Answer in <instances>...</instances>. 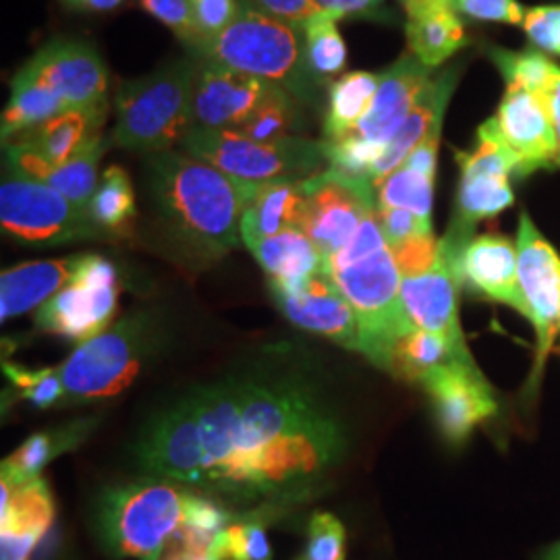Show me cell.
Here are the masks:
<instances>
[{
  "instance_id": "obj_1",
  "label": "cell",
  "mask_w": 560,
  "mask_h": 560,
  "mask_svg": "<svg viewBox=\"0 0 560 560\" xmlns=\"http://www.w3.org/2000/svg\"><path fill=\"white\" fill-rule=\"evenodd\" d=\"M342 436L320 402L291 384H241L237 442L212 483L256 499L305 486L339 459Z\"/></svg>"
},
{
  "instance_id": "obj_2",
  "label": "cell",
  "mask_w": 560,
  "mask_h": 560,
  "mask_svg": "<svg viewBox=\"0 0 560 560\" xmlns=\"http://www.w3.org/2000/svg\"><path fill=\"white\" fill-rule=\"evenodd\" d=\"M150 171L162 219L180 241L208 256L240 245L243 212L256 183L171 150L154 154Z\"/></svg>"
},
{
  "instance_id": "obj_3",
  "label": "cell",
  "mask_w": 560,
  "mask_h": 560,
  "mask_svg": "<svg viewBox=\"0 0 560 560\" xmlns=\"http://www.w3.org/2000/svg\"><path fill=\"white\" fill-rule=\"evenodd\" d=\"M241 73L277 83L298 101H310L316 83L305 57V32L275 20L241 0L237 18L212 40L194 50Z\"/></svg>"
},
{
  "instance_id": "obj_4",
  "label": "cell",
  "mask_w": 560,
  "mask_h": 560,
  "mask_svg": "<svg viewBox=\"0 0 560 560\" xmlns=\"http://www.w3.org/2000/svg\"><path fill=\"white\" fill-rule=\"evenodd\" d=\"M200 60L180 59L120 85L113 141L133 152L161 154L194 127V92Z\"/></svg>"
},
{
  "instance_id": "obj_5",
  "label": "cell",
  "mask_w": 560,
  "mask_h": 560,
  "mask_svg": "<svg viewBox=\"0 0 560 560\" xmlns=\"http://www.w3.org/2000/svg\"><path fill=\"white\" fill-rule=\"evenodd\" d=\"M191 494L164 481H140L106 492L98 527L106 550L117 559L156 560L185 540Z\"/></svg>"
},
{
  "instance_id": "obj_6",
  "label": "cell",
  "mask_w": 560,
  "mask_h": 560,
  "mask_svg": "<svg viewBox=\"0 0 560 560\" xmlns=\"http://www.w3.org/2000/svg\"><path fill=\"white\" fill-rule=\"evenodd\" d=\"M180 145L185 154L247 183L310 179L318 175L322 164L326 162L322 141L303 138L256 141L237 131L194 127L183 138Z\"/></svg>"
},
{
  "instance_id": "obj_7",
  "label": "cell",
  "mask_w": 560,
  "mask_h": 560,
  "mask_svg": "<svg viewBox=\"0 0 560 560\" xmlns=\"http://www.w3.org/2000/svg\"><path fill=\"white\" fill-rule=\"evenodd\" d=\"M330 275L360 322L361 353L388 370L395 342L413 328L400 303L402 275L393 252L386 245Z\"/></svg>"
},
{
  "instance_id": "obj_8",
  "label": "cell",
  "mask_w": 560,
  "mask_h": 560,
  "mask_svg": "<svg viewBox=\"0 0 560 560\" xmlns=\"http://www.w3.org/2000/svg\"><path fill=\"white\" fill-rule=\"evenodd\" d=\"M148 351L141 320H122L98 337L81 342L59 368L65 399H110L138 378Z\"/></svg>"
},
{
  "instance_id": "obj_9",
  "label": "cell",
  "mask_w": 560,
  "mask_h": 560,
  "mask_svg": "<svg viewBox=\"0 0 560 560\" xmlns=\"http://www.w3.org/2000/svg\"><path fill=\"white\" fill-rule=\"evenodd\" d=\"M2 229L32 245L98 240L104 235L88 208L78 206L52 187L9 175L0 187Z\"/></svg>"
},
{
  "instance_id": "obj_10",
  "label": "cell",
  "mask_w": 560,
  "mask_h": 560,
  "mask_svg": "<svg viewBox=\"0 0 560 560\" xmlns=\"http://www.w3.org/2000/svg\"><path fill=\"white\" fill-rule=\"evenodd\" d=\"M471 240L448 231L439 243V258L432 268L400 280V303L407 320L423 332L446 340L463 360H474L460 332L457 301L463 282L460 258Z\"/></svg>"
},
{
  "instance_id": "obj_11",
  "label": "cell",
  "mask_w": 560,
  "mask_h": 560,
  "mask_svg": "<svg viewBox=\"0 0 560 560\" xmlns=\"http://www.w3.org/2000/svg\"><path fill=\"white\" fill-rule=\"evenodd\" d=\"M376 212V189L370 180L335 168L303 179L301 231L330 260L355 237L361 222Z\"/></svg>"
},
{
  "instance_id": "obj_12",
  "label": "cell",
  "mask_w": 560,
  "mask_h": 560,
  "mask_svg": "<svg viewBox=\"0 0 560 560\" xmlns=\"http://www.w3.org/2000/svg\"><path fill=\"white\" fill-rule=\"evenodd\" d=\"M119 277L102 256H80L78 270L55 298L36 312V324L67 339H94L106 330L117 310Z\"/></svg>"
},
{
  "instance_id": "obj_13",
  "label": "cell",
  "mask_w": 560,
  "mask_h": 560,
  "mask_svg": "<svg viewBox=\"0 0 560 560\" xmlns=\"http://www.w3.org/2000/svg\"><path fill=\"white\" fill-rule=\"evenodd\" d=\"M460 166L457 214L453 229L469 233L483 219L501 214L513 203L511 175L520 177V161L502 140L497 120H486L478 131V145L471 152H457Z\"/></svg>"
},
{
  "instance_id": "obj_14",
  "label": "cell",
  "mask_w": 560,
  "mask_h": 560,
  "mask_svg": "<svg viewBox=\"0 0 560 560\" xmlns=\"http://www.w3.org/2000/svg\"><path fill=\"white\" fill-rule=\"evenodd\" d=\"M521 295L527 305L529 320L536 328L538 361L536 378L560 328V258L555 247L544 240L536 224L523 212L517 233Z\"/></svg>"
},
{
  "instance_id": "obj_15",
  "label": "cell",
  "mask_w": 560,
  "mask_h": 560,
  "mask_svg": "<svg viewBox=\"0 0 560 560\" xmlns=\"http://www.w3.org/2000/svg\"><path fill=\"white\" fill-rule=\"evenodd\" d=\"M140 459L143 469L154 476L200 486L203 442L198 395L180 400L148 428Z\"/></svg>"
},
{
  "instance_id": "obj_16",
  "label": "cell",
  "mask_w": 560,
  "mask_h": 560,
  "mask_svg": "<svg viewBox=\"0 0 560 560\" xmlns=\"http://www.w3.org/2000/svg\"><path fill=\"white\" fill-rule=\"evenodd\" d=\"M270 289L293 324L361 353L360 322L330 272H318L298 287L270 284Z\"/></svg>"
},
{
  "instance_id": "obj_17",
  "label": "cell",
  "mask_w": 560,
  "mask_h": 560,
  "mask_svg": "<svg viewBox=\"0 0 560 560\" xmlns=\"http://www.w3.org/2000/svg\"><path fill=\"white\" fill-rule=\"evenodd\" d=\"M69 108L106 106L108 71L101 55L81 42L55 40L25 65Z\"/></svg>"
},
{
  "instance_id": "obj_18",
  "label": "cell",
  "mask_w": 560,
  "mask_h": 560,
  "mask_svg": "<svg viewBox=\"0 0 560 560\" xmlns=\"http://www.w3.org/2000/svg\"><path fill=\"white\" fill-rule=\"evenodd\" d=\"M420 384L436 405L444 436L453 442L467 439L478 423L497 413L494 390L478 365L451 361Z\"/></svg>"
},
{
  "instance_id": "obj_19",
  "label": "cell",
  "mask_w": 560,
  "mask_h": 560,
  "mask_svg": "<svg viewBox=\"0 0 560 560\" xmlns=\"http://www.w3.org/2000/svg\"><path fill=\"white\" fill-rule=\"evenodd\" d=\"M270 85V81L200 59L194 92V127L237 131L258 108Z\"/></svg>"
},
{
  "instance_id": "obj_20",
  "label": "cell",
  "mask_w": 560,
  "mask_h": 560,
  "mask_svg": "<svg viewBox=\"0 0 560 560\" xmlns=\"http://www.w3.org/2000/svg\"><path fill=\"white\" fill-rule=\"evenodd\" d=\"M494 120L520 161V177L559 166V138L544 98L521 88H506Z\"/></svg>"
},
{
  "instance_id": "obj_21",
  "label": "cell",
  "mask_w": 560,
  "mask_h": 560,
  "mask_svg": "<svg viewBox=\"0 0 560 560\" xmlns=\"http://www.w3.org/2000/svg\"><path fill=\"white\" fill-rule=\"evenodd\" d=\"M55 520V502L42 478L0 480V560H27Z\"/></svg>"
},
{
  "instance_id": "obj_22",
  "label": "cell",
  "mask_w": 560,
  "mask_h": 560,
  "mask_svg": "<svg viewBox=\"0 0 560 560\" xmlns=\"http://www.w3.org/2000/svg\"><path fill=\"white\" fill-rule=\"evenodd\" d=\"M104 150H106V141L98 131L96 136L85 141L69 161L62 164H48L25 145L9 141V148H7L9 173L44 183L55 191H59L60 196H65L67 200L88 208L98 189V164Z\"/></svg>"
},
{
  "instance_id": "obj_23",
  "label": "cell",
  "mask_w": 560,
  "mask_h": 560,
  "mask_svg": "<svg viewBox=\"0 0 560 560\" xmlns=\"http://www.w3.org/2000/svg\"><path fill=\"white\" fill-rule=\"evenodd\" d=\"M430 71L432 69L421 65L411 52L400 57L390 69L381 73V85L372 108L353 133L386 150L388 141L395 138L400 125L413 110L421 92L432 81Z\"/></svg>"
},
{
  "instance_id": "obj_24",
  "label": "cell",
  "mask_w": 560,
  "mask_h": 560,
  "mask_svg": "<svg viewBox=\"0 0 560 560\" xmlns=\"http://www.w3.org/2000/svg\"><path fill=\"white\" fill-rule=\"evenodd\" d=\"M460 275L488 300L504 303L529 318L521 295L517 243L502 235L474 237L463 252Z\"/></svg>"
},
{
  "instance_id": "obj_25",
  "label": "cell",
  "mask_w": 560,
  "mask_h": 560,
  "mask_svg": "<svg viewBox=\"0 0 560 560\" xmlns=\"http://www.w3.org/2000/svg\"><path fill=\"white\" fill-rule=\"evenodd\" d=\"M400 2L407 11V42L411 55L428 69L441 67L467 42L455 0Z\"/></svg>"
},
{
  "instance_id": "obj_26",
  "label": "cell",
  "mask_w": 560,
  "mask_h": 560,
  "mask_svg": "<svg viewBox=\"0 0 560 560\" xmlns=\"http://www.w3.org/2000/svg\"><path fill=\"white\" fill-rule=\"evenodd\" d=\"M455 85H457V69L444 71L439 78H432V81L425 85L413 110L400 125L395 138L388 141L381 162L372 173L370 180L374 189L382 179H386L393 171H397L400 164L407 161V156L420 145L421 141L428 140L434 133H441L444 110H446L448 98L455 92Z\"/></svg>"
},
{
  "instance_id": "obj_27",
  "label": "cell",
  "mask_w": 560,
  "mask_h": 560,
  "mask_svg": "<svg viewBox=\"0 0 560 560\" xmlns=\"http://www.w3.org/2000/svg\"><path fill=\"white\" fill-rule=\"evenodd\" d=\"M80 256L62 260L27 261L0 277V318L9 320L40 307L73 279Z\"/></svg>"
},
{
  "instance_id": "obj_28",
  "label": "cell",
  "mask_w": 560,
  "mask_h": 560,
  "mask_svg": "<svg viewBox=\"0 0 560 560\" xmlns=\"http://www.w3.org/2000/svg\"><path fill=\"white\" fill-rule=\"evenodd\" d=\"M303 179L256 183L241 221L245 245L275 237L287 229H301Z\"/></svg>"
},
{
  "instance_id": "obj_29",
  "label": "cell",
  "mask_w": 560,
  "mask_h": 560,
  "mask_svg": "<svg viewBox=\"0 0 560 560\" xmlns=\"http://www.w3.org/2000/svg\"><path fill=\"white\" fill-rule=\"evenodd\" d=\"M247 247L277 287H298L318 272H330L320 249L301 229H287Z\"/></svg>"
},
{
  "instance_id": "obj_30",
  "label": "cell",
  "mask_w": 560,
  "mask_h": 560,
  "mask_svg": "<svg viewBox=\"0 0 560 560\" xmlns=\"http://www.w3.org/2000/svg\"><path fill=\"white\" fill-rule=\"evenodd\" d=\"M104 119L106 106L69 108L13 140L38 154L42 161L48 164H62L69 161L85 141L101 131Z\"/></svg>"
},
{
  "instance_id": "obj_31",
  "label": "cell",
  "mask_w": 560,
  "mask_h": 560,
  "mask_svg": "<svg viewBox=\"0 0 560 560\" xmlns=\"http://www.w3.org/2000/svg\"><path fill=\"white\" fill-rule=\"evenodd\" d=\"M65 110H69V106L23 67L11 81V98L2 113L0 127L2 141L7 143Z\"/></svg>"
},
{
  "instance_id": "obj_32",
  "label": "cell",
  "mask_w": 560,
  "mask_h": 560,
  "mask_svg": "<svg viewBox=\"0 0 560 560\" xmlns=\"http://www.w3.org/2000/svg\"><path fill=\"white\" fill-rule=\"evenodd\" d=\"M381 85V75L353 71L330 85V104L324 119V140H340L358 129L370 113Z\"/></svg>"
},
{
  "instance_id": "obj_33",
  "label": "cell",
  "mask_w": 560,
  "mask_h": 560,
  "mask_svg": "<svg viewBox=\"0 0 560 560\" xmlns=\"http://www.w3.org/2000/svg\"><path fill=\"white\" fill-rule=\"evenodd\" d=\"M451 361H459L467 365H478L476 360H463L453 351V347L436 335L423 332L420 328H411L407 335H402L390 353L388 370L405 381L420 384L430 372L436 368L446 365Z\"/></svg>"
},
{
  "instance_id": "obj_34",
  "label": "cell",
  "mask_w": 560,
  "mask_h": 560,
  "mask_svg": "<svg viewBox=\"0 0 560 560\" xmlns=\"http://www.w3.org/2000/svg\"><path fill=\"white\" fill-rule=\"evenodd\" d=\"M85 432L88 430L83 428V423H71L55 432L34 434L30 441L21 444L15 455L2 460V474H9L20 480L40 478L42 467L59 457L60 453L75 446Z\"/></svg>"
},
{
  "instance_id": "obj_35",
  "label": "cell",
  "mask_w": 560,
  "mask_h": 560,
  "mask_svg": "<svg viewBox=\"0 0 560 560\" xmlns=\"http://www.w3.org/2000/svg\"><path fill=\"white\" fill-rule=\"evenodd\" d=\"M88 210L102 231L110 233H122L136 219V194L129 175L120 166L104 171Z\"/></svg>"
},
{
  "instance_id": "obj_36",
  "label": "cell",
  "mask_w": 560,
  "mask_h": 560,
  "mask_svg": "<svg viewBox=\"0 0 560 560\" xmlns=\"http://www.w3.org/2000/svg\"><path fill=\"white\" fill-rule=\"evenodd\" d=\"M434 179L436 177L400 164L376 185V206L409 210L421 221L432 222Z\"/></svg>"
},
{
  "instance_id": "obj_37",
  "label": "cell",
  "mask_w": 560,
  "mask_h": 560,
  "mask_svg": "<svg viewBox=\"0 0 560 560\" xmlns=\"http://www.w3.org/2000/svg\"><path fill=\"white\" fill-rule=\"evenodd\" d=\"M300 125V110L295 98L277 83L270 85L268 94L237 129V133L256 141H279L295 138L293 131Z\"/></svg>"
},
{
  "instance_id": "obj_38",
  "label": "cell",
  "mask_w": 560,
  "mask_h": 560,
  "mask_svg": "<svg viewBox=\"0 0 560 560\" xmlns=\"http://www.w3.org/2000/svg\"><path fill=\"white\" fill-rule=\"evenodd\" d=\"M490 57L501 69L506 88H521L536 96L544 98L550 83L560 71L559 65L546 59L538 50H523V52H509L501 48H492Z\"/></svg>"
},
{
  "instance_id": "obj_39",
  "label": "cell",
  "mask_w": 560,
  "mask_h": 560,
  "mask_svg": "<svg viewBox=\"0 0 560 560\" xmlns=\"http://www.w3.org/2000/svg\"><path fill=\"white\" fill-rule=\"evenodd\" d=\"M305 57L310 71L322 81L337 75L347 65V46L340 38L337 20L328 13L310 21L305 25Z\"/></svg>"
},
{
  "instance_id": "obj_40",
  "label": "cell",
  "mask_w": 560,
  "mask_h": 560,
  "mask_svg": "<svg viewBox=\"0 0 560 560\" xmlns=\"http://www.w3.org/2000/svg\"><path fill=\"white\" fill-rule=\"evenodd\" d=\"M322 148L330 168L365 180L372 179V173L384 154L382 145L363 140L355 133H349L340 140H324Z\"/></svg>"
},
{
  "instance_id": "obj_41",
  "label": "cell",
  "mask_w": 560,
  "mask_h": 560,
  "mask_svg": "<svg viewBox=\"0 0 560 560\" xmlns=\"http://www.w3.org/2000/svg\"><path fill=\"white\" fill-rule=\"evenodd\" d=\"M221 560H270L272 550L258 521H243L224 527L214 541Z\"/></svg>"
},
{
  "instance_id": "obj_42",
  "label": "cell",
  "mask_w": 560,
  "mask_h": 560,
  "mask_svg": "<svg viewBox=\"0 0 560 560\" xmlns=\"http://www.w3.org/2000/svg\"><path fill=\"white\" fill-rule=\"evenodd\" d=\"M4 374L13 382L21 397L36 407H50L65 399V388L60 382L59 370H25L15 363H4Z\"/></svg>"
},
{
  "instance_id": "obj_43",
  "label": "cell",
  "mask_w": 560,
  "mask_h": 560,
  "mask_svg": "<svg viewBox=\"0 0 560 560\" xmlns=\"http://www.w3.org/2000/svg\"><path fill=\"white\" fill-rule=\"evenodd\" d=\"M345 527L330 513H316L307 527V546L300 560H345Z\"/></svg>"
},
{
  "instance_id": "obj_44",
  "label": "cell",
  "mask_w": 560,
  "mask_h": 560,
  "mask_svg": "<svg viewBox=\"0 0 560 560\" xmlns=\"http://www.w3.org/2000/svg\"><path fill=\"white\" fill-rule=\"evenodd\" d=\"M140 7L152 18L162 21L175 36L191 50L201 42L200 30L194 18L191 0H140Z\"/></svg>"
},
{
  "instance_id": "obj_45",
  "label": "cell",
  "mask_w": 560,
  "mask_h": 560,
  "mask_svg": "<svg viewBox=\"0 0 560 560\" xmlns=\"http://www.w3.org/2000/svg\"><path fill=\"white\" fill-rule=\"evenodd\" d=\"M376 217L381 222L382 233H384V240L388 243V247H397L405 241L434 233L432 222L421 221L409 210L376 206Z\"/></svg>"
},
{
  "instance_id": "obj_46",
  "label": "cell",
  "mask_w": 560,
  "mask_h": 560,
  "mask_svg": "<svg viewBox=\"0 0 560 560\" xmlns=\"http://www.w3.org/2000/svg\"><path fill=\"white\" fill-rule=\"evenodd\" d=\"M523 27L538 48L560 55V4L527 9Z\"/></svg>"
},
{
  "instance_id": "obj_47",
  "label": "cell",
  "mask_w": 560,
  "mask_h": 560,
  "mask_svg": "<svg viewBox=\"0 0 560 560\" xmlns=\"http://www.w3.org/2000/svg\"><path fill=\"white\" fill-rule=\"evenodd\" d=\"M191 7H194V18L198 23V30H200L201 42L217 38L233 23V20L237 18V11H240L237 0H191Z\"/></svg>"
},
{
  "instance_id": "obj_48",
  "label": "cell",
  "mask_w": 560,
  "mask_h": 560,
  "mask_svg": "<svg viewBox=\"0 0 560 560\" xmlns=\"http://www.w3.org/2000/svg\"><path fill=\"white\" fill-rule=\"evenodd\" d=\"M252 7H256L261 13L275 18V20L291 23L295 27L305 30V25L316 18H320V7L316 0H245Z\"/></svg>"
},
{
  "instance_id": "obj_49",
  "label": "cell",
  "mask_w": 560,
  "mask_h": 560,
  "mask_svg": "<svg viewBox=\"0 0 560 560\" xmlns=\"http://www.w3.org/2000/svg\"><path fill=\"white\" fill-rule=\"evenodd\" d=\"M457 11L471 20L523 23L525 11L517 0H455Z\"/></svg>"
},
{
  "instance_id": "obj_50",
  "label": "cell",
  "mask_w": 560,
  "mask_h": 560,
  "mask_svg": "<svg viewBox=\"0 0 560 560\" xmlns=\"http://www.w3.org/2000/svg\"><path fill=\"white\" fill-rule=\"evenodd\" d=\"M384 0H316L324 13L339 21L342 18H368L374 15Z\"/></svg>"
},
{
  "instance_id": "obj_51",
  "label": "cell",
  "mask_w": 560,
  "mask_h": 560,
  "mask_svg": "<svg viewBox=\"0 0 560 560\" xmlns=\"http://www.w3.org/2000/svg\"><path fill=\"white\" fill-rule=\"evenodd\" d=\"M439 143H441V133L430 136L428 140L421 141L420 145L407 156L402 162L409 168H416L420 173H425L430 177H436V159H439Z\"/></svg>"
},
{
  "instance_id": "obj_52",
  "label": "cell",
  "mask_w": 560,
  "mask_h": 560,
  "mask_svg": "<svg viewBox=\"0 0 560 560\" xmlns=\"http://www.w3.org/2000/svg\"><path fill=\"white\" fill-rule=\"evenodd\" d=\"M544 102L550 110V117L555 122V129H557V138H559V166H560V71L557 73V78L550 83L548 92L544 94Z\"/></svg>"
},
{
  "instance_id": "obj_53",
  "label": "cell",
  "mask_w": 560,
  "mask_h": 560,
  "mask_svg": "<svg viewBox=\"0 0 560 560\" xmlns=\"http://www.w3.org/2000/svg\"><path fill=\"white\" fill-rule=\"evenodd\" d=\"M65 4L80 9V11H94V13H104V11H115L122 0H62Z\"/></svg>"
},
{
  "instance_id": "obj_54",
  "label": "cell",
  "mask_w": 560,
  "mask_h": 560,
  "mask_svg": "<svg viewBox=\"0 0 560 560\" xmlns=\"http://www.w3.org/2000/svg\"><path fill=\"white\" fill-rule=\"evenodd\" d=\"M541 560H560V540L557 541V544H552V546L544 552Z\"/></svg>"
}]
</instances>
